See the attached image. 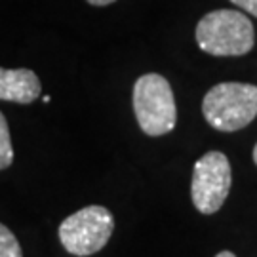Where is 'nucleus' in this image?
<instances>
[{
	"instance_id": "11",
	"label": "nucleus",
	"mask_w": 257,
	"mask_h": 257,
	"mask_svg": "<svg viewBox=\"0 0 257 257\" xmlns=\"http://www.w3.org/2000/svg\"><path fill=\"white\" fill-rule=\"evenodd\" d=\"M215 257H236V255H234L232 251H227V249H225V251H219V253H217Z\"/></svg>"
},
{
	"instance_id": "8",
	"label": "nucleus",
	"mask_w": 257,
	"mask_h": 257,
	"mask_svg": "<svg viewBox=\"0 0 257 257\" xmlns=\"http://www.w3.org/2000/svg\"><path fill=\"white\" fill-rule=\"evenodd\" d=\"M0 257H23L16 234L2 223H0Z\"/></svg>"
},
{
	"instance_id": "5",
	"label": "nucleus",
	"mask_w": 257,
	"mask_h": 257,
	"mask_svg": "<svg viewBox=\"0 0 257 257\" xmlns=\"http://www.w3.org/2000/svg\"><path fill=\"white\" fill-rule=\"evenodd\" d=\"M232 185L229 158L219 151H210L200 156L194 164L193 181H191V198L194 208L210 215L221 210L229 196Z\"/></svg>"
},
{
	"instance_id": "4",
	"label": "nucleus",
	"mask_w": 257,
	"mask_h": 257,
	"mask_svg": "<svg viewBox=\"0 0 257 257\" xmlns=\"http://www.w3.org/2000/svg\"><path fill=\"white\" fill-rule=\"evenodd\" d=\"M114 230V217L105 206H86L65 217L59 225V240L71 255L86 257L105 248Z\"/></svg>"
},
{
	"instance_id": "2",
	"label": "nucleus",
	"mask_w": 257,
	"mask_h": 257,
	"mask_svg": "<svg viewBox=\"0 0 257 257\" xmlns=\"http://www.w3.org/2000/svg\"><path fill=\"white\" fill-rule=\"evenodd\" d=\"M202 114L213 130L236 132L257 116V86L244 82L215 84L202 99Z\"/></svg>"
},
{
	"instance_id": "12",
	"label": "nucleus",
	"mask_w": 257,
	"mask_h": 257,
	"mask_svg": "<svg viewBox=\"0 0 257 257\" xmlns=\"http://www.w3.org/2000/svg\"><path fill=\"white\" fill-rule=\"evenodd\" d=\"M253 162L257 164V143H255V147H253Z\"/></svg>"
},
{
	"instance_id": "9",
	"label": "nucleus",
	"mask_w": 257,
	"mask_h": 257,
	"mask_svg": "<svg viewBox=\"0 0 257 257\" xmlns=\"http://www.w3.org/2000/svg\"><path fill=\"white\" fill-rule=\"evenodd\" d=\"M236 8L244 10V12H248L251 14L253 18H257V0H230Z\"/></svg>"
},
{
	"instance_id": "10",
	"label": "nucleus",
	"mask_w": 257,
	"mask_h": 257,
	"mask_svg": "<svg viewBox=\"0 0 257 257\" xmlns=\"http://www.w3.org/2000/svg\"><path fill=\"white\" fill-rule=\"evenodd\" d=\"M88 4H92V6H109L112 2H116V0H86Z\"/></svg>"
},
{
	"instance_id": "3",
	"label": "nucleus",
	"mask_w": 257,
	"mask_h": 257,
	"mask_svg": "<svg viewBox=\"0 0 257 257\" xmlns=\"http://www.w3.org/2000/svg\"><path fill=\"white\" fill-rule=\"evenodd\" d=\"M134 110L141 132L151 138L166 136L175 128L177 107L174 90L162 74L147 73L136 80Z\"/></svg>"
},
{
	"instance_id": "7",
	"label": "nucleus",
	"mask_w": 257,
	"mask_h": 257,
	"mask_svg": "<svg viewBox=\"0 0 257 257\" xmlns=\"http://www.w3.org/2000/svg\"><path fill=\"white\" fill-rule=\"evenodd\" d=\"M14 162V147L10 139V128L6 116L0 110V170H6Z\"/></svg>"
},
{
	"instance_id": "6",
	"label": "nucleus",
	"mask_w": 257,
	"mask_h": 257,
	"mask_svg": "<svg viewBox=\"0 0 257 257\" xmlns=\"http://www.w3.org/2000/svg\"><path fill=\"white\" fill-rule=\"evenodd\" d=\"M40 92H42L40 80L31 69L0 67V99L2 101L29 105L37 101Z\"/></svg>"
},
{
	"instance_id": "1",
	"label": "nucleus",
	"mask_w": 257,
	"mask_h": 257,
	"mask_svg": "<svg viewBox=\"0 0 257 257\" xmlns=\"http://www.w3.org/2000/svg\"><path fill=\"white\" fill-rule=\"evenodd\" d=\"M196 44L210 55L236 57L251 52L255 31L248 16L238 10H213L196 25Z\"/></svg>"
}]
</instances>
